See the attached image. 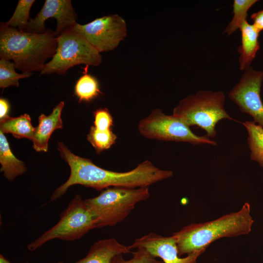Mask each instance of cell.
Instances as JSON below:
<instances>
[{
  "mask_svg": "<svg viewBox=\"0 0 263 263\" xmlns=\"http://www.w3.org/2000/svg\"><path fill=\"white\" fill-rule=\"evenodd\" d=\"M57 150L61 158L70 168L67 180L57 188L52 194L50 202L62 197L68 188L75 185L103 190L111 187L138 188L148 186L173 176L171 170H163L145 160L134 169L126 172H116L102 169L90 159L76 155L61 142Z\"/></svg>",
  "mask_w": 263,
  "mask_h": 263,
  "instance_id": "cell-1",
  "label": "cell"
},
{
  "mask_svg": "<svg viewBox=\"0 0 263 263\" xmlns=\"http://www.w3.org/2000/svg\"><path fill=\"white\" fill-rule=\"evenodd\" d=\"M96 228L95 220L79 194H76L60 215L58 222L27 246L34 251L55 239L74 241Z\"/></svg>",
  "mask_w": 263,
  "mask_h": 263,
  "instance_id": "cell-7",
  "label": "cell"
},
{
  "mask_svg": "<svg viewBox=\"0 0 263 263\" xmlns=\"http://www.w3.org/2000/svg\"><path fill=\"white\" fill-rule=\"evenodd\" d=\"M75 93L79 102H90L101 93L97 79L90 74H84L76 82Z\"/></svg>",
  "mask_w": 263,
  "mask_h": 263,
  "instance_id": "cell-19",
  "label": "cell"
},
{
  "mask_svg": "<svg viewBox=\"0 0 263 263\" xmlns=\"http://www.w3.org/2000/svg\"><path fill=\"white\" fill-rule=\"evenodd\" d=\"M35 1V0H19L12 16L4 22L5 24L24 31L31 19L29 17L30 11Z\"/></svg>",
  "mask_w": 263,
  "mask_h": 263,
  "instance_id": "cell-23",
  "label": "cell"
},
{
  "mask_svg": "<svg viewBox=\"0 0 263 263\" xmlns=\"http://www.w3.org/2000/svg\"><path fill=\"white\" fill-rule=\"evenodd\" d=\"M75 27L87 41L100 53L112 51L127 36L125 19L118 14H110Z\"/></svg>",
  "mask_w": 263,
  "mask_h": 263,
  "instance_id": "cell-9",
  "label": "cell"
},
{
  "mask_svg": "<svg viewBox=\"0 0 263 263\" xmlns=\"http://www.w3.org/2000/svg\"><path fill=\"white\" fill-rule=\"evenodd\" d=\"M15 69L13 62L0 58V88L4 89L11 86L18 87L20 79L29 77L32 75V73L18 74L16 72Z\"/></svg>",
  "mask_w": 263,
  "mask_h": 263,
  "instance_id": "cell-22",
  "label": "cell"
},
{
  "mask_svg": "<svg viewBox=\"0 0 263 263\" xmlns=\"http://www.w3.org/2000/svg\"><path fill=\"white\" fill-rule=\"evenodd\" d=\"M50 18H55L56 20L55 34L57 37L65 29L76 23L77 16L71 0H46L37 16L30 19L24 32L44 33L47 30L45 22Z\"/></svg>",
  "mask_w": 263,
  "mask_h": 263,
  "instance_id": "cell-11",
  "label": "cell"
},
{
  "mask_svg": "<svg viewBox=\"0 0 263 263\" xmlns=\"http://www.w3.org/2000/svg\"><path fill=\"white\" fill-rule=\"evenodd\" d=\"M133 253L114 238L103 239L94 243L87 255L75 263H112L117 255Z\"/></svg>",
  "mask_w": 263,
  "mask_h": 263,
  "instance_id": "cell-14",
  "label": "cell"
},
{
  "mask_svg": "<svg viewBox=\"0 0 263 263\" xmlns=\"http://www.w3.org/2000/svg\"><path fill=\"white\" fill-rule=\"evenodd\" d=\"M250 18L253 21V25L257 30L260 32L263 30V10L252 14Z\"/></svg>",
  "mask_w": 263,
  "mask_h": 263,
  "instance_id": "cell-26",
  "label": "cell"
},
{
  "mask_svg": "<svg viewBox=\"0 0 263 263\" xmlns=\"http://www.w3.org/2000/svg\"><path fill=\"white\" fill-rule=\"evenodd\" d=\"M0 263H12L9 260L6 259L2 254L0 255ZM23 263H29L25 262Z\"/></svg>",
  "mask_w": 263,
  "mask_h": 263,
  "instance_id": "cell-28",
  "label": "cell"
},
{
  "mask_svg": "<svg viewBox=\"0 0 263 263\" xmlns=\"http://www.w3.org/2000/svg\"><path fill=\"white\" fill-rule=\"evenodd\" d=\"M0 171L9 182L22 175L27 170L24 163L17 158L12 153L6 137L0 132Z\"/></svg>",
  "mask_w": 263,
  "mask_h": 263,
  "instance_id": "cell-16",
  "label": "cell"
},
{
  "mask_svg": "<svg viewBox=\"0 0 263 263\" xmlns=\"http://www.w3.org/2000/svg\"><path fill=\"white\" fill-rule=\"evenodd\" d=\"M128 247L130 250L143 247L155 258H161L163 263H196L197 258L205 251L194 252L186 257L180 258L176 241L172 236L164 237L154 233L136 239Z\"/></svg>",
  "mask_w": 263,
  "mask_h": 263,
  "instance_id": "cell-12",
  "label": "cell"
},
{
  "mask_svg": "<svg viewBox=\"0 0 263 263\" xmlns=\"http://www.w3.org/2000/svg\"><path fill=\"white\" fill-rule=\"evenodd\" d=\"M57 46V37L51 29L31 33L0 23V57L13 60L16 69L22 73L41 72Z\"/></svg>",
  "mask_w": 263,
  "mask_h": 263,
  "instance_id": "cell-2",
  "label": "cell"
},
{
  "mask_svg": "<svg viewBox=\"0 0 263 263\" xmlns=\"http://www.w3.org/2000/svg\"><path fill=\"white\" fill-rule=\"evenodd\" d=\"M138 129L141 135L150 139L184 142L193 145H217L216 141L207 135L195 134L189 126L178 117L173 114H166L158 108L140 120Z\"/></svg>",
  "mask_w": 263,
  "mask_h": 263,
  "instance_id": "cell-8",
  "label": "cell"
},
{
  "mask_svg": "<svg viewBox=\"0 0 263 263\" xmlns=\"http://www.w3.org/2000/svg\"><path fill=\"white\" fill-rule=\"evenodd\" d=\"M94 126L100 130L111 129L113 126V118L109 110L100 108L93 112Z\"/></svg>",
  "mask_w": 263,
  "mask_h": 263,
  "instance_id": "cell-25",
  "label": "cell"
},
{
  "mask_svg": "<svg viewBox=\"0 0 263 263\" xmlns=\"http://www.w3.org/2000/svg\"><path fill=\"white\" fill-rule=\"evenodd\" d=\"M35 130L30 115L26 113L14 117L7 115L0 121V132L11 133L18 139L26 138L32 141Z\"/></svg>",
  "mask_w": 263,
  "mask_h": 263,
  "instance_id": "cell-17",
  "label": "cell"
},
{
  "mask_svg": "<svg viewBox=\"0 0 263 263\" xmlns=\"http://www.w3.org/2000/svg\"><path fill=\"white\" fill-rule=\"evenodd\" d=\"M248 132V144L251 159L263 168V127L254 122L243 123Z\"/></svg>",
  "mask_w": 263,
  "mask_h": 263,
  "instance_id": "cell-18",
  "label": "cell"
},
{
  "mask_svg": "<svg viewBox=\"0 0 263 263\" xmlns=\"http://www.w3.org/2000/svg\"><path fill=\"white\" fill-rule=\"evenodd\" d=\"M150 196L148 187H111L98 196L84 200L94 216L96 228L114 226L124 220L138 203Z\"/></svg>",
  "mask_w": 263,
  "mask_h": 263,
  "instance_id": "cell-5",
  "label": "cell"
},
{
  "mask_svg": "<svg viewBox=\"0 0 263 263\" xmlns=\"http://www.w3.org/2000/svg\"><path fill=\"white\" fill-rule=\"evenodd\" d=\"M225 96L221 91L201 90L181 99L173 110L176 116L188 126L196 125L207 132L208 137L216 135V124L231 117L224 108Z\"/></svg>",
  "mask_w": 263,
  "mask_h": 263,
  "instance_id": "cell-4",
  "label": "cell"
},
{
  "mask_svg": "<svg viewBox=\"0 0 263 263\" xmlns=\"http://www.w3.org/2000/svg\"><path fill=\"white\" fill-rule=\"evenodd\" d=\"M10 108L8 100L3 98L0 99V119L8 115L7 113Z\"/></svg>",
  "mask_w": 263,
  "mask_h": 263,
  "instance_id": "cell-27",
  "label": "cell"
},
{
  "mask_svg": "<svg viewBox=\"0 0 263 263\" xmlns=\"http://www.w3.org/2000/svg\"><path fill=\"white\" fill-rule=\"evenodd\" d=\"M250 204L246 202L236 212L225 214L212 221L192 223L173 233L179 255L205 250L216 240L248 234L253 224Z\"/></svg>",
  "mask_w": 263,
  "mask_h": 263,
  "instance_id": "cell-3",
  "label": "cell"
},
{
  "mask_svg": "<svg viewBox=\"0 0 263 263\" xmlns=\"http://www.w3.org/2000/svg\"><path fill=\"white\" fill-rule=\"evenodd\" d=\"M258 1L257 0H234L232 5L233 16L224 33L230 36L237 30L239 29L243 22L247 20L248 11Z\"/></svg>",
  "mask_w": 263,
  "mask_h": 263,
  "instance_id": "cell-20",
  "label": "cell"
},
{
  "mask_svg": "<svg viewBox=\"0 0 263 263\" xmlns=\"http://www.w3.org/2000/svg\"><path fill=\"white\" fill-rule=\"evenodd\" d=\"M64 106V102L61 101L55 106L50 114L46 115L42 113L39 116L38 124L35 127L32 140L36 151L46 152L48 141L53 132L56 130L63 128L61 115Z\"/></svg>",
  "mask_w": 263,
  "mask_h": 263,
  "instance_id": "cell-13",
  "label": "cell"
},
{
  "mask_svg": "<svg viewBox=\"0 0 263 263\" xmlns=\"http://www.w3.org/2000/svg\"><path fill=\"white\" fill-rule=\"evenodd\" d=\"M56 52L40 73L64 75L74 66L85 64L97 66L102 62L100 53L92 46L77 30L75 24L57 37Z\"/></svg>",
  "mask_w": 263,
  "mask_h": 263,
  "instance_id": "cell-6",
  "label": "cell"
},
{
  "mask_svg": "<svg viewBox=\"0 0 263 263\" xmlns=\"http://www.w3.org/2000/svg\"><path fill=\"white\" fill-rule=\"evenodd\" d=\"M241 33V44L238 49L240 54V69L245 70L250 66L260 45L259 33L253 24L244 21L239 29Z\"/></svg>",
  "mask_w": 263,
  "mask_h": 263,
  "instance_id": "cell-15",
  "label": "cell"
},
{
  "mask_svg": "<svg viewBox=\"0 0 263 263\" xmlns=\"http://www.w3.org/2000/svg\"><path fill=\"white\" fill-rule=\"evenodd\" d=\"M263 71L251 66L244 70L239 81L230 90L228 97L241 112L249 114L255 123L263 127V103L261 89Z\"/></svg>",
  "mask_w": 263,
  "mask_h": 263,
  "instance_id": "cell-10",
  "label": "cell"
},
{
  "mask_svg": "<svg viewBox=\"0 0 263 263\" xmlns=\"http://www.w3.org/2000/svg\"><path fill=\"white\" fill-rule=\"evenodd\" d=\"M133 253V257L129 260H125L122 254L116 256L112 263H163L158 261L145 248L139 247Z\"/></svg>",
  "mask_w": 263,
  "mask_h": 263,
  "instance_id": "cell-24",
  "label": "cell"
},
{
  "mask_svg": "<svg viewBox=\"0 0 263 263\" xmlns=\"http://www.w3.org/2000/svg\"><path fill=\"white\" fill-rule=\"evenodd\" d=\"M87 140L94 148L97 154L110 149L116 142V135L111 129L100 130L93 125L87 135Z\"/></svg>",
  "mask_w": 263,
  "mask_h": 263,
  "instance_id": "cell-21",
  "label": "cell"
}]
</instances>
